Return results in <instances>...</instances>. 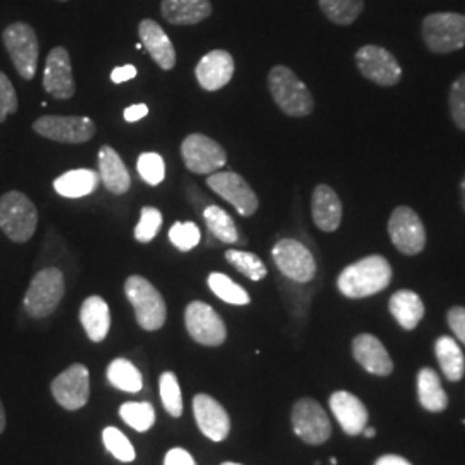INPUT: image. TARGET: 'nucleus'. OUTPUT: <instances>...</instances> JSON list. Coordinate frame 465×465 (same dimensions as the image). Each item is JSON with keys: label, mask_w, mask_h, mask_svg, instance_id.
Returning a JSON list of instances; mask_svg holds the SVG:
<instances>
[{"label": "nucleus", "mask_w": 465, "mask_h": 465, "mask_svg": "<svg viewBox=\"0 0 465 465\" xmlns=\"http://www.w3.org/2000/svg\"><path fill=\"white\" fill-rule=\"evenodd\" d=\"M149 114V107L145 104H136L132 107H126L124 109V119L128 123H134V121H140L142 117H145Z\"/></svg>", "instance_id": "nucleus-47"}, {"label": "nucleus", "mask_w": 465, "mask_h": 465, "mask_svg": "<svg viewBox=\"0 0 465 465\" xmlns=\"http://www.w3.org/2000/svg\"><path fill=\"white\" fill-rule=\"evenodd\" d=\"M351 351L355 361L374 376H390L393 372V361L381 341L372 334H359L353 338Z\"/></svg>", "instance_id": "nucleus-20"}, {"label": "nucleus", "mask_w": 465, "mask_h": 465, "mask_svg": "<svg viewBox=\"0 0 465 465\" xmlns=\"http://www.w3.org/2000/svg\"><path fill=\"white\" fill-rule=\"evenodd\" d=\"M184 166L193 174H213L224 167L228 155L213 138L205 134H188L182 143Z\"/></svg>", "instance_id": "nucleus-12"}, {"label": "nucleus", "mask_w": 465, "mask_h": 465, "mask_svg": "<svg viewBox=\"0 0 465 465\" xmlns=\"http://www.w3.org/2000/svg\"><path fill=\"white\" fill-rule=\"evenodd\" d=\"M460 195H462V205H464L465 211V176L464 180H462V183H460Z\"/></svg>", "instance_id": "nucleus-51"}, {"label": "nucleus", "mask_w": 465, "mask_h": 465, "mask_svg": "<svg viewBox=\"0 0 465 465\" xmlns=\"http://www.w3.org/2000/svg\"><path fill=\"white\" fill-rule=\"evenodd\" d=\"M34 132L59 143H84L95 136V123L86 116H44L34 123Z\"/></svg>", "instance_id": "nucleus-9"}, {"label": "nucleus", "mask_w": 465, "mask_h": 465, "mask_svg": "<svg viewBox=\"0 0 465 465\" xmlns=\"http://www.w3.org/2000/svg\"><path fill=\"white\" fill-rule=\"evenodd\" d=\"M4 45L9 52L17 74L25 80H34L38 63V38L26 23H13L2 34Z\"/></svg>", "instance_id": "nucleus-7"}, {"label": "nucleus", "mask_w": 465, "mask_h": 465, "mask_svg": "<svg viewBox=\"0 0 465 465\" xmlns=\"http://www.w3.org/2000/svg\"><path fill=\"white\" fill-rule=\"evenodd\" d=\"M234 74L232 55L226 50H213L200 59L195 76L200 86L207 92H217L232 82Z\"/></svg>", "instance_id": "nucleus-19"}, {"label": "nucleus", "mask_w": 465, "mask_h": 465, "mask_svg": "<svg viewBox=\"0 0 465 465\" xmlns=\"http://www.w3.org/2000/svg\"><path fill=\"white\" fill-rule=\"evenodd\" d=\"M121 419L134 431L145 432L155 424V411L149 401H128L119 409Z\"/></svg>", "instance_id": "nucleus-34"}, {"label": "nucleus", "mask_w": 465, "mask_h": 465, "mask_svg": "<svg viewBox=\"0 0 465 465\" xmlns=\"http://www.w3.org/2000/svg\"><path fill=\"white\" fill-rule=\"evenodd\" d=\"M203 219L207 223L209 232L216 236L219 242L223 243H238L240 232L236 230V224L232 217L221 207L217 205H209L203 211Z\"/></svg>", "instance_id": "nucleus-33"}, {"label": "nucleus", "mask_w": 465, "mask_h": 465, "mask_svg": "<svg viewBox=\"0 0 465 465\" xmlns=\"http://www.w3.org/2000/svg\"><path fill=\"white\" fill-rule=\"evenodd\" d=\"M362 432H364L366 438H374L376 436V430H372V428H366Z\"/></svg>", "instance_id": "nucleus-50"}, {"label": "nucleus", "mask_w": 465, "mask_h": 465, "mask_svg": "<svg viewBox=\"0 0 465 465\" xmlns=\"http://www.w3.org/2000/svg\"><path fill=\"white\" fill-rule=\"evenodd\" d=\"M134 76H136V67L126 64V66L116 67L111 74V80L114 84H124L128 80H134Z\"/></svg>", "instance_id": "nucleus-46"}, {"label": "nucleus", "mask_w": 465, "mask_h": 465, "mask_svg": "<svg viewBox=\"0 0 465 465\" xmlns=\"http://www.w3.org/2000/svg\"><path fill=\"white\" fill-rule=\"evenodd\" d=\"M52 395L66 411H78L86 405L90 397V374L84 364H73L61 372L52 384Z\"/></svg>", "instance_id": "nucleus-16"}, {"label": "nucleus", "mask_w": 465, "mask_h": 465, "mask_svg": "<svg viewBox=\"0 0 465 465\" xmlns=\"http://www.w3.org/2000/svg\"><path fill=\"white\" fill-rule=\"evenodd\" d=\"M434 351L445 378L451 382L460 381L465 374V357L460 345L451 336H440Z\"/></svg>", "instance_id": "nucleus-30"}, {"label": "nucleus", "mask_w": 465, "mask_h": 465, "mask_svg": "<svg viewBox=\"0 0 465 465\" xmlns=\"http://www.w3.org/2000/svg\"><path fill=\"white\" fill-rule=\"evenodd\" d=\"M100 184V174L92 169H73L54 182V188L61 197L82 199L94 193Z\"/></svg>", "instance_id": "nucleus-27"}, {"label": "nucleus", "mask_w": 465, "mask_h": 465, "mask_svg": "<svg viewBox=\"0 0 465 465\" xmlns=\"http://www.w3.org/2000/svg\"><path fill=\"white\" fill-rule=\"evenodd\" d=\"M109 382L126 393H138L143 388L142 372L128 359H116L107 367Z\"/></svg>", "instance_id": "nucleus-31"}, {"label": "nucleus", "mask_w": 465, "mask_h": 465, "mask_svg": "<svg viewBox=\"0 0 465 465\" xmlns=\"http://www.w3.org/2000/svg\"><path fill=\"white\" fill-rule=\"evenodd\" d=\"M390 312L403 330L412 331L422 321L426 309L416 292L400 290L390 299Z\"/></svg>", "instance_id": "nucleus-28"}, {"label": "nucleus", "mask_w": 465, "mask_h": 465, "mask_svg": "<svg viewBox=\"0 0 465 465\" xmlns=\"http://www.w3.org/2000/svg\"><path fill=\"white\" fill-rule=\"evenodd\" d=\"M209 288L213 290L214 295L226 303H232V305H249L250 303L249 293L223 272H213L209 276Z\"/></svg>", "instance_id": "nucleus-35"}, {"label": "nucleus", "mask_w": 465, "mask_h": 465, "mask_svg": "<svg viewBox=\"0 0 465 465\" xmlns=\"http://www.w3.org/2000/svg\"><path fill=\"white\" fill-rule=\"evenodd\" d=\"M164 465H197L190 451L184 449H171L166 453Z\"/></svg>", "instance_id": "nucleus-45"}, {"label": "nucleus", "mask_w": 465, "mask_h": 465, "mask_svg": "<svg viewBox=\"0 0 465 465\" xmlns=\"http://www.w3.org/2000/svg\"><path fill=\"white\" fill-rule=\"evenodd\" d=\"M59 2H66V0H59Z\"/></svg>", "instance_id": "nucleus-53"}, {"label": "nucleus", "mask_w": 465, "mask_h": 465, "mask_svg": "<svg viewBox=\"0 0 465 465\" xmlns=\"http://www.w3.org/2000/svg\"><path fill=\"white\" fill-rule=\"evenodd\" d=\"M330 407L338 424L349 436H357L366 430L369 412L359 397L349 391H336L330 399Z\"/></svg>", "instance_id": "nucleus-21"}, {"label": "nucleus", "mask_w": 465, "mask_h": 465, "mask_svg": "<svg viewBox=\"0 0 465 465\" xmlns=\"http://www.w3.org/2000/svg\"><path fill=\"white\" fill-rule=\"evenodd\" d=\"M124 293L134 305L136 322L145 331H157L164 326L166 302L159 290L143 276H130L124 282Z\"/></svg>", "instance_id": "nucleus-3"}, {"label": "nucleus", "mask_w": 465, "mask_h": 465, "mask_svg": "<svg viewBox=\"0 0 465 465\" xmlns=\"http://www.w3.org/2000/svg\"><path fill=\"white\" fill-rule=\"evenodd\" d=\"M202 232H200L199 226L192 221L188 223H174L169 230V240L171 243L182 252H190L195 249L200 243Z\"/></svg>", "instance_id": "nucleus-40"}, {"label": "nucleus", "mask_w": 465, "mask_h": 465, "mask_svg": "<svg viewBox=\"0 0 465 465\" xmlns=\"http://www.w3.org/2000/svg\"><path fill=\"white\" fill-rule=\"evenodd\" d=\"M159 391L163 405L167 411V414L173 417H180L183 414V397H182V388L174 372H164L159 380Z\"/></svg>", "instance_id": "nucleus-37"}, {"label": "nucleus", "mask_w": 465, "mask_h": 465, "mask_svg": "<svg viewBox=\"0 0 465 465\" xmlns=\"http://www.w3.org/2000/svg\"><path fill=\"white\" fill-rule=\"evenodd\" d=\"M224 255H226V261L236 271H240L243 276H247L252 282H261V280L266 278V266L255 253L243 252V250H228Z\"/></svg>", "instance_id": "nucleus-36"}, {"label": "nucleus", "mask_w": 465, "mask_h": 465, "mask_svg": "<svg viewBox=\"0 0 465 465\" xmlns=\"http://www.w3.org/2000/svg\"><path fill=\"white\" fill-rule=\"evenodd\" d=\"M221 465H242V464H234V462H224V464Z\"/></svg>", "instance_id": "nucleus-52"}, {"label": "nucleus", "mask_w": 465, "mask_h": 465, "mask_svg": "<svg viewBox=\"0 0 465 465\" xmlns=\"http://www.w3.org/2000/svg\"><path fill=\"white\" fill-rule=\"evenodd\" d=\"M417 397L419 403L430 412H443L449 407V397L431 367H422L417 376Z\"/></svg>", "instance_id": "nucleus-29"}, {"label": "nucleus", "mask_w": 465, "mask_h": 465, "mask_svg": "<svg viewBox=\"0 0 465 465\" xmlns=\"http://www.w3.org/2000/svg\"><path fill=\"white\" fill-rule=\"evenodd\" d=\"M422 38L434 54H450L465 47V16L434 13L422 21Z\"/></svg>", "instance_id": "nucleus-6"}, {"label": "nucleus", "mask_w": 465, "mask_h": 465, "mask_svg": "<svg viewBox=\"0 0 465 465\" xmlns=\"http://www.w3.org/2000/svg\"><path fill=\"white\" fill-rule=\"evenodd\" d=\"M44 88L54 99L67 100L74 95V78L71 57L64 47H55L49 52L45 71H44Z\"/></svg>", "instance_id": "nucleus-17"}, {"label": "nucleus", "mask_w": 465, "mask_h": 465, "mask_svg": "<svg viewBox=\"0 0 465 465\" xmlns=\"http://www.w3.org/2000/svg\"><path fill=\"white\" fill-rule=\"evenodd\" d=\"M272 261L282 274L295 282H311L316 278L317 264L312 252L299 240L284 238L272 247Z\"/></svg>", "instance_id": "nucleus-8"}, {"label": "nucleus", "mask_w": 465, "mask_h": 465, "mask_svg": "<svg viewBox=\"0 0 465 465\" xmlns=\"http://www.w3.org/2000/svg\"><path fill=\"white\" fill-rule=\"evenodd\" d=\"M193 414L197 419V426L213 441H223L228 438L232 430V420L224 407L217 400L200 393L193 399Z\"/></svg>", "instance_id": "nucleus-18"}, {"label": "nucleus", "mask_w": 465, "mask_h": 465, "mask_svg": "<svg viewBox=\"0 0 465 465\" xmlns=\"http://www.w3.org/2000/svg\"><path fill=\"white\" fill-rule=\"evenodd\" d=\"M207 186L221 199L230 202L240 216H252L259 209V197L255 195L252 186L232 171L209 174Z\"/></svg>", "instance_id": "nucleus-15"}, {"label": "nucleus", "mask_w": 465, "mask_h": 465, "mask_svg": "<svg viewBox=\"0 0 465 465\" xmlns=\"http://www.w3.org/2000/svg\"><path fill=\"white\" fill-rule=\"evenodd\" d=\"M5 430V411H4V405H2V400H0V434Z\"/></svg>", "instance_id": "nucleus-49"}, {"label": "nucleus", "mask_w": 465, "mask_h": 465, "mask_svg": "<svg viewBox=\"0 0 465 465\" xmlns=\"http://www.w3.org/2000/svg\"><path fill=\"white\" fill-rule=\"evenodd\" d=\"M374 465H412L407 459L400 455H382L381 459L376 460Z\"/></svg>", "instance_id": "nucleus-48"}, {"label": "nucleus", "mask_w": 465, "mask_h": 465, "mask_svg": "<svg viewBox=\"0 0 465 465\" xmlns=\"http://www.w3.org/2000/svg\"><path fill=\"white\" fill-rule=\"evenodd\" d=\"M343 205L338 193L328 184H317L312 193V219L321 232H336L341 224Z\"/></svg>", "instance_id": "nucleus-23"}, {"label": "nucleus", "mask_w": 465, "mask_h": 465, "mask_svg": "<svg viewBox=\"0 0 465 465\" xmlns=\"http://www.w3.org/2000/svg\"><path fill=\"white\" fill-rule=\"evenodd\" d=\"M319 7L334 25L349 26L364 11V0H319Z\"/></svg>", "instance_id": "nucleus-32"}, {"label": "nucleus", "mask_w": 465, "mask_h": 465, "mask_svg": "<svg viewBox=\"0 0 465 465\" xmlns=\"http://www.w3.org/2000/svg\"><path fill=\"white\" fill-rule=\"evenodd\" d=\"M80 321L92 341H104L111 330V311L107 302L97 295L88 297L80 309Z\"/></svg>", "instance_id": "nucleus-26"}, {"label": "nucleus", "mask_w": 465, "mask_h": 465, "mask_svg": "<svg viewBox=\"0 0 465 465\" xmlns=\"http://www.w3.org/2000/svg\"><path fill=\"white\" fill-rule=\"evenodd\" d=\"M64 297V274L57 267H47L35 274L23 300L26 314L34 319L49 317Z\"/></svg>", "instance_id": "nucleus-5"}, {"label": "nucleus", "mask_w": 465, "mask_h": 465, "mask_svg": "<svg viewBox=\"0 0 465 465\" xmlns=\"http://www.w3.org/2000/svg\"><path fill=\"white\" fill-rule=\"evenodd\" d=\"M293 431L309 445H322L331 436V422L321 403L312 399H300L292 412Z\"/></svg>", "instance_id": "nucleus-11"}, {"label": "nucleus", "mask_w": 465, "mask_h": 465, "mask_svg": "<svg viewBox=\"0 0 465 465\" xmlns=\"http://www.w3.org/2000/svg\"><path fill=\"white\" fill-rule=\"evenodd\" d=\"M138 173L145 183L157 186L164 182L166 176V164L164 159L155 152H145L138 157Z\"/></svg>", "instance_id": "nucleus-39"}, {"label": "nucleus", "mask_w": 465, "mask_h": 465, "mask_svg": "<svg viewBox=\"0 0 465 465\" xmlns=\"http://www.w3.org/2000/svg\"><path fill=\"white\" fill-rule=\"evenodd\" d=\"M138 35L142 38V45L149 50L150 57L161 69L169 71L176 66V50L157 21L143 19L138 25Z\"/></svg>", "instance_id": "nucleus-22"}, {"label": "nucleus", "mask_w": 465, "mask_h": 465, "mask_svg": "<svg viewBox=\"0 0 465 465\" xmlns=\"http://www.w3.org/2000/svg\"><path fill=\"white\" fill-rule=\"evenodd\" d=\"M161 226H163V214H161V211L155 209V207H143L142 209V216H140V223L134 228V238L140 243H149L157 236Z\"/></svg>", "instance_id": "nucleus-41"}, {"label": "nucleus", "mask_w": 465, "mask_h": 465, "mask_svg": "<svg viewBox=\"0 0 465 465\" xmlns=\"http://www.w3.org/2000/svg\"><path fill=\"white\" fill-rule=\"evenodd\" d=\"M99 169L100 180L111 193L124 195L130 190L132 176L128 173V167L124 166L123 159L113 147L104 145L100 149Z\"/></svg>", "instance_id": "nucleus-24"}, {"label": "nucleus", "mask_w": 465, "mask_h": 465, "mask_svg": "<svg viewBox=\"0 0 465 465\" xmlns=\"http://www.w3.org/2000/svg\"><path fill=\"white\" fill-rule=\"evenodd\" d=\"M388 232L393 245L403 255H417L426 247V228L411 207L401 205L391 213Z\"/></svg>", "instance_id": "nucleus-13"}, {"label": "nucleus", "mask_w": 465, "mask_h": 465, "mask_svg": "<svg viewBox=\"0 0 465 465\" xmlns=\"http://www.w3.org/2000/svg\"><path fill=\"white\" fill-rule=\"evenodd\" d=\"M102 441H104V447L109 450V453L119 462H124V464L134 462L136 457L134 445L117 428H105L102 431Z\"/></svg>", "instance_id": "nucleus-38"}, {"label": "nucleus", "mask_w": 465, "mask_h": 465, "mask_svg": "<svg viewBox=\"0 0 465 465\" xmlns=\"http://www.w3.org/2000/svg\"><path fill=\"white\" fill-rule=\"evenodd\" d=\"M16 90L11 84V80L0 71V123H4L9 114H15L17 111Z\"/></svg>", "instance_id": "nucleus-43"}, {"label": "nucleus", "mask_w": 465, "mask_h": 465, "mask_svg": "<svg viewBox=\"0 0 465 465\" xmlns=\"http://www.w3.org/2000/svg\"><path fill=\"white\" fill-rule=\"evenodd\" d=\"M186 331L203 347H219L226 340L224 321L205 302H192L184 311Z\"/></svg>", "instance_id": "nucleus-10"}, {"label": "nucleus", "mask_w": 465, "mask_h": 465, "mask_svg": "<svg viewBox=\"0 0 465 465\" xmlns=\"http://www.w3.org/2000/svg\"><path fill=\"white\" fill-rule=\"evenodd\" d=\"M161 13L171 25L190 26L211 16L213 5L209 0H163Z\"/></svg>", "instance_id": "nucleus-25"}, {"label": "nucleus", "mask_w": 465, "mask_h": 465, "mask_svg": "<svg viewBox=\"0 0 465 465\" xmlns=\"http://www.w3.org/2000/svg\"><path fill=\"white\" fill-rule=\"evenodd\" d=\"M447 319L453 334L465 345V307H451Z\"/></svg>", "instance_id": "nucleus-44"}, {"label": "nucleus", "mask_w": 465, "mask_h": 465, "mask_svg": "<svg viewBox=\"0 0 465 465\" xmlns=\"http://www.w3.org/2000/svg\"><path fill=\"white\" fill-rule=\"evenodd\" d=\"M38 224V213L34 202L21 192H7L0 197V230L16 242L26 243Z\"/></svg>", "instance_id": "nucleus-4"}, {"label": "nucleus", "mask_w": 465, "mask_h": 465, "mask_svg": "<svg viewBox=\"0 0 465 465\" xmlns=\"http://www.w3.org/2000/svg\"><path fill=\"white\" fill-rule=\"evenodd\" d=\"M450 113L457 128L465 132V73L450 88Z\"/></svg>", "instance_id": "nucleus-42"}, {"label": "nucleus", "mask_w": 465, "mask_h": 465, "mask_svg": "<svg viewBox=\"0 0 465 465\" xmlns=\"http://www.w3.org/2000/svg\"><path fill=\"white\" fill-rule=\"evenodd\" d=\"M269 92L286 116L305 117L314 111V97L299 76L286 66H274L267 76Z\"/></svg>", "instance_id": "nucleus-2"}, {"label": "nucleus", "mask_w": 465, "mask_h": 465, "mask_svg": "<svg viewBox=\"0 0 465 465\" xmlns=\"http://www.w3.org/2000/svg\"><path fill=\"white\" fill-rule=\"evenodd\" d=\"M355 63L367 80L380 86H395L401 80V67L390 50L380 45H364L357 50Z\"/></svg>", "instance_id": "nucleus-14"}, {"label": "nucleus", "mask_w": 465, "mask_h": 465, "mask_svg": "<svg viewBox=\"0 0 465 465\" xmlns=\"http://www.w3.org/2000/svg\"><path fill=\"white\" fill-rule=\"evenodd\" d=\"M393 271L382 255H369L341 271L338 290L347 299H367L388 288Z\"/></svg>", "instance_id": "nucleus-1"}]
</instances>
